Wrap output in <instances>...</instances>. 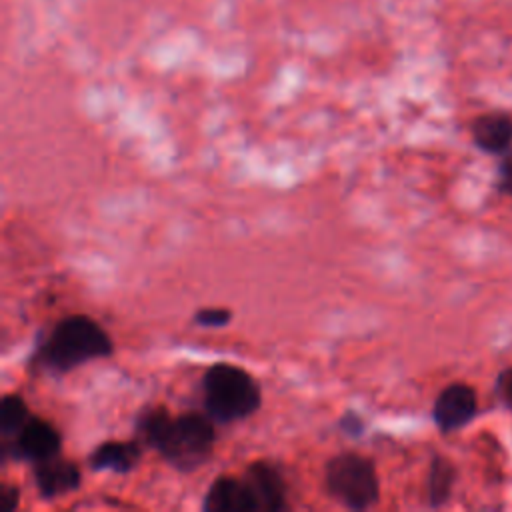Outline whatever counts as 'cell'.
Listing matches in <instances>:
<instances>
[{
  "mask_svg": "<svg viewBox=\"0 0 512 512\" xmlns=\"http://www.w3.org/2000/svg\"><path fill=\"white\" fill-rule=\"evenodd\" d=\"M244 482L254 502V512H278L286 508V482L278 468L268 462H252Z\"/></svg>",
  "mask_w": 512,
  "mask_h": 512,
  "instance_id": "obj_6",
  "label": "cell"
},
{
  "mask_svg": "<svg viewBox=\"0 0 512 512\" xmlns=\"http://www.w3.org/2000/svg\"><path fill=\"white\" fill-rule=\"evenodd\" d=\"M500 180H502V190H506V192L512 194V160H508V162L502 166Z\"/></svg>",
  "mask_w": 512,
  "mask_h": 512,
  "instance_id": "obj_18",
  "label": "cell"
},
{
  "mask_svg": "<svg viewBox=\"0 0 512 512\" xmlns=\"http://www.w3.org/2000/svg\"><path fill=\"white\" fill-rule=\"evenodd\" d=\"M206 512H254V502L244 478L218 476L202 502Z\"/></svg>",
  "mask_w": 512,
  "mask_h": 512,
  "instance_id": "obj_9",
  "label": "cell"
},
{
  "mask_svg": "<svg viewBox=\"0 0 512 512\" xmlns=\"http://www.w3.org/2000/svg\"><path fill=\"white\" fill-rule=\"evenodd\" d=\"M204 408L216 422L228 424L254 414L260 408V386L244 370L234 364H214L202 378Z\"/></svg>",
  "mask_w": 512,
  "mask_h": 512,
  "instance_id": "obj_3",
  "label": "cell"
},
{
  "mask_svg": "<svg viewBox=\"0 0 512 512\" xmlns=\"http://www.w3.org/2000/svg\"><path fill=\"white\" fill-rule=\"evenodd\" d=\"M324 482L330 496L352 510H366L380 496L374 464L354 452H342L330 458L324 470Z\"/></svg>",
  "mask_w": 512,
  "mask_h": 512,
  "instance_id": "obj_4",
  "label": "cell"
},
{
  "mask_svg": "<svg viewBox=\"0 0 512 512\" xmlns=\"http://www.w3.org/2000/svg\"><path fill=\"white\" fill-rule=\"evenodd\" d=\"M136 432L140 442L182 472L200 468L210 458L216 440L210 416L196 412L170 416L162 406L144 410L138 416Z\"/></svg>",
  "mask_w": 512,
  "mask_h": 512,
  "instance_id": "obj_1",
  "label": "cell"
},
{
  "mask_svg": "<svg viewBox=\"0 0 512 512\" xmlns=\"http://www.w3.org/2000/svg\"><path fill=\"white\" fill-rule=\"evenodd\" d=\"M340 430L346 434V436H352V438H358L362 436L364 432V420L356 414V412H346L340 422H338Z\"/></svg>",
  "mask_w": 512,
  "mask_h": 512,
  "instance_id": "obj_15",
  "label": "cell"
},
{
  "mask_svg": "<svg viewBox=\"0 0 512 512\" xmlns=\"http://www.w3.org/2000/svg\"><path fill=\"white\" fill-rule=\"evenodd\" d=\"M112 348L110 336L96 320L72 314L50 330L42 346V360L50 370L66 374L90 360L110 356Z\"/></svg>",
  "mask_w": 512,
  "mask_h": 512,
  "instance_id": "obj_2",
  "label": "cell"
},
{
  "mask_svg": "<svg viewBox=\"0 0 512 512\" xmlns=\"http://www.w3.org/2000/svg\"><path fill=\"white\" fill-rule=\"evenodd\" d=\"M62 438L58 430L38 416H30V420L22 426V430L12 438V458L28 460L32 464L42 462L60 454Z\"/></svg>",
  "mask_w": 512,
  "mask_h": 512,
  "instance_id": "obj_5",
  "label": "cell"
},
{
  "mask_svg": "<svg viewBox=\"0 0 512 512\" xmlns=\"http://www.w3.org/2000/svg\"><path fill=\"white\" fill-rule=\"evenodd\" d=\"M498 392L506 404L512 406V368L504 370L498 378Z\"/></svg>",
  "mask_w": 512,
  "mask_h": 512,
  "instance_id": "obj_17",
  "label": "cell"
},
{
  "mask_svg": "<svg viewBox=\"0 0 512 512\" xmlns=\"http://www.w3.org/2000/svg\"><path fill=\"white\" fill-rule=\"evenodd\" d=\"M32 476L44 498L64 496L80 486V468L60 454L32 464Z\"/></svg>",
  "mask_w": 512,
  "mask_h": 512,
  "instance_id": "obj_8",
  "label": "cell"
},
{
  "mask_svg": "<svg viewBox=\"0 0 512 512\" xmlns=\"http://www.w3.org/2000/svg\"><path fill=\"white\" fill-rule=\"evenodd\" d=\"M232 314L228 308H216V306H208V308H200L192 320L194 324L202 326V328H220L226 326L230 322Z\"/></svg>",
  "mask_w": 512,
  "mask_h": 512,
  "instance_id": "obj_14",
  "label": "cell"
},
{
  "mask_svg": "<svg viewBox=\"0 0 512 512\" xmlns=\"http://www.w3.org/2000/svg\"><path fill=\"white\" fill-rule=\"evenodd\" d=\"M454 484V466L450 460L436 456L430 464L428 474V500L432 506H442L452 492Z\"/></svg>",
  "mask_w": 512,
  "mask_h": 512,
  "instance_id": "obj_12",
  "label": "cell"
},
{
  "mask_svg": "<svg viewBox=\"0 0 512 512\" xmlns=\"http://www.w3.org/2000/svg\"><path fill=\"white\" fill-rule=\"evenodd\" d=\"M472 136L486 152H504L512 142V118L506 114H484L474 120Z\"/></svg>",
  "mask_w": 512,
  "mask_h": 512,
  "instance_id": "obj_11",
  "label": "cell"
},
{
  "mask_svg": "<svg viewBox=\"0 0 512 512\" xmlns=\"http://www.w3.org/2000/svg\"><path fill=\"white\" fill-rule=\"evenodd\" d=\"M20 502V490L12 484H4L0 488V512H14Z\"/></svg>",
  "mask_w": 512,
  "mask_h": 512,
  "instance_id": "obj_16",
  "label": "cell"
},
{
  "mask_svg": "<svg viewBox=\"0 0 512 512\" xmlns=\"http://www.w3.org/2000/svg\"><path fill=\"white\" fill-rule=\"evenodd\" d=\"M142 456L138 440H108L96 446L88 458L92 470H110L116 474L130 472Z\"/></svg>",
  "mask_w": 512,
  "mask_h": 512,
  "instance_id": "obj_10",
  "label": "cell"
},
{
  "mask_svg": "<svg viewBox=\"0 0 512 512\" xmlns=\"http://www.w3.org/2000/svg\"><path fill=\"white\" fill-rule=\"evenodd\" d=\"M476 414V394L470 386L456 382L446 386L434 402V422L442 432H454L468 424Z\"/></svg>",
  "mask_w": 512,
  "mask_h": 512,
  "instance_id": "obj_7",
  "label": "cell"
},
{
  "mask_svg": "<svg viewBox=\"0 0 512 512\" xmlns=\"http://www.w3.org/2000/svg\"><path fill=\"white\" fill-rule=\"evenodd\" d=\"M30 410L20 394H6L0 402V434L14 438L30 420Z\"/></svg>",
  "mask_w": 512,
  "mask_h": 512,
  "instance_id": "obj_13",
  "label": "cell"
}]
</instances>
